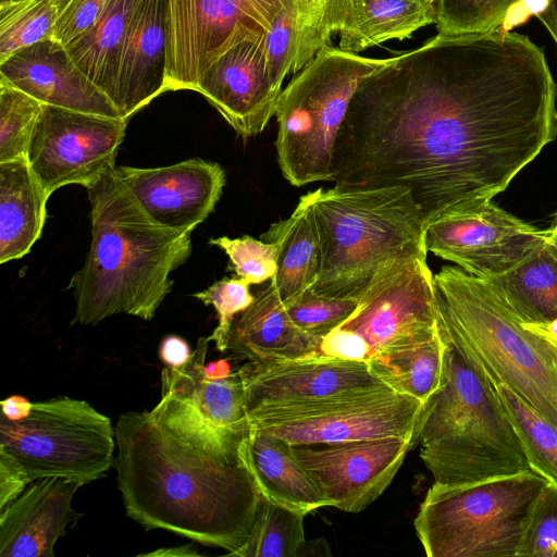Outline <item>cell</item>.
Listing matches in <instances>:
<instances>
[{"label": "cell", "instance_id": "obj_1", "mask_svg": "<svg viewBox=\"0 0 557 557\" xmlns=\"http://www.w3.org/2000/svg\"><path fill=\"white\" fill-rule=\"evenodd\" d=\"M556 98L544 51L528 36L437 34L358 87L337 132L331 182L406 187L428 225L505 190L556 138Z\"/></svg>", "mask_w": 557, "mask_h": 557}, {"label": "cell", "instance_id": "obj_2", "mask_svg": "<svg viewBox=\"0 0 557 557\" xmlns=\"http://www.w3.org/2000/svg\"><path fill=\"white\" fill-rule=\"evenodd\" d=\"M114 429L113 467L129 518L228 556L244 546L262 497L240 454L244 438L170 394L151 411L122 413Z\"/></svg>", "mask_w": 557, "mask_h": 557}, {"label": "cell", "instance_id": "obj_3", "mask_svg": "<svg viewBox=\"0 0 557 557\" xmlns=\"http://www.w3.org/2000/svg\"><path fill=\"white\" fill-rule=\"evenodd\" d=\"M114 169L86 188L91 243L69 284L79 324L117 313L151 320L171 292L170 274L191 253V232L156 222Z\"/></svg>", "mask_w": 557, "mask_h": 557}, {"label": "cell", "instance_id": "obj_4", "mask_svg": "<svg viewBox=\"0 0 557 557\" xmlns=\"http://www.w3.org/2000/svg\"><path fill=\"white\" fill-rule=\"evenodd\" d=\"M434 286L446 339L492 383L504 384L557 426V349L525 329L486 281L443 267Z\"/></svg>", "mask_w": 557, "mask_h": 557}, {"label": "cell", "instance_id": "obj_5", "mask_svg": "<svg viewBox=\"0 0 557 557\" xmlns=\"http://www.w3.org/2000/svg\"><path fill=\"white\" fill-rule=\"evenodd\" d=\"M314 215L321 264L311 287L327 297H357L387 265L426 258V221L403 186L319 188Z\"/></svg>", "mask_w": 557, "mask_h": 557}, {"label": "cell", "instance_id": "obj_6", "mask_svg": "<svg viewBox=\"0 0 557 557\" xmlns=\"http://www.w3.org/2000/svg\"><path fill=\"white\" fill-rule=\"evenodd\" d=\"M417 442L434 483L463 484L530 470L493 383L448 341L445 382L425 405Z\"/></svg>", "mask_w": 557, "mask_h": 557}, {"label": "cell", "instance_id": "obj_7", "mask_svg": "<svg viewBox=\"0 0 557 557\" xmlns=\"http://www.w3.org/2000/svg\"><path fill=\"white\" fill-rule=\"evenodd\" d=\"M393 61L327 45L282 89L275 113L277 162L284 178L300 187L332 181L335 139L358 87Z\"/></svg>", "mask_w": 557, "mask_h": 557}, {"label": "cell", "instance_id": "obj_8", "mask_svg": "<svg viewBox=\"0 0 557 557\" xmlns=\"http://www.w3.org/2000/svg\"><path fill=\"white\" fill-rule=\"evenodd\" d=\"M547 481L531 470L428 490L414 529L429 557H517Z\"/></svg>", "mask_w": 557, "mask_h": 557}, {"label": "cell", "instance_id": "obj_9", "mask_svg": "<svg viewBox=\"0 0 557 557\" xmlns=\"http://www.w3.org/2000/svg\"><path fill=\"white\" fill-rule=\"evenodd\" d=\"M115 445L110 419L85 400L59 397L33 403L21 420L0 417V458L28 484L44 478L95 481L113 466Z\"/></svg>", "mask_w": 557, "mask_h": 557}, {"label": "cell", "instance_id": "obj_10", "mask_svg": "<svg viewBox=\"0 0 557 557\" xmlns=\"http://www.w3.org/2000/svg\"><path fill=\"white\" fill-rule=\"evenodd\" d=\"M357 298V309L336 329L348 337L364 362L375 354L441 333L434 274L426 258L387 265Z\"/></svg>", "mask_w": 557, "mask_h": 557}, {"label": "cell", "instance_id": "obj_11", "mask_svg": "<svg viewBox=\"0 0 557 557\" xmlns=\"http://www.w3.org/2000/svg\"><path fill=\"white\" fill-rule=\"evenodd\" d=\"M425 405L414 397L384 388L377 392L249 413L251 428L292 445L337 443L384 436L417 444Z\"/></svg>", "mask_w": 557, "mask_h": 557}, {"label": "cell", "instance_id": "obj_12", "mask_svg": "<svg viewBox=\"0 0 557 557\" xmlns=\"http://www.w3.org/2000/svg\"><path fill=\"white\" fill-rule=\"evenodd\" d=\"M287 0H168L165 92L197 91L234 45L267 35Z\"/></svg>", "mask_w": 557, "mask_h": 557}, {"label": "cell", "instance_id": "obj_13", "mask_svg": "<svg viewBox=\"0 0 557 557\" xmlns=\"http://www.w3.org/2000/svg\"><path fill=\"white\" fill-rule=\"evenodd\" d=\"M549 230H540L491 200L449 209L430 221L428 251L466 273L488 280L500 275L542 247Z\"/></svg>", "mask_w": 557, "mask_h": 557}, {"label": "cell", "instance_id": "obj_14", "mask_svg": "<svg viewBox=\"0 0 557 557\" xmlns=\"http://www.w3.org/2000/svg\"><path fill=\"white\" fill-rule=\"evenodd\" d=\"M127 123L45 104L27 160L47 194L71 184L87 188L115 168Z\"/></svg>", "mask_w": 557, "mask_h": 557}, {"label": "cell", "instance_id": "obj_15", "mask_svg": "<svg viewBox=\"0 0 557 557\" xmlns=\"http://www.w3.org/2000/svg\"><path fill=\"white\" fill-rule=\"evenodd\" d=\"M413 445L410 438L384 436L292 447L332 507L357 513L382 495Z\"/></svg>", "mask_w": 557, "mask_h": 557}, {"label": "cell", "instance_id": "obj_16", "mask_svg": "<svg viewBox=\"0 0 557 557\" xmlns=\"http://www.w3.org/2000/svg\"><path fill=\"white\" fill-rule=\"evenodd\" d=\"M248 416L275 407H293L364 395L389 388L368 362L330 357L251 362L239 370Z\"/></svg>", "mask_w": 557, "mask_h": 557}, {"label": "cell", "instance_id": "obj_17", "mask_svg": "<svg viewBox=\"0 0 557 557\" xmlns=\"http://www.w3.org/2000/svg\"><path fill=\"white\" fill-rule=\"evenodd\" d=\"M119 178L159 224L193 232L214 210L226 182L223 168L195 158L157 168L115 166Z\"/></svg>", "mask_w": 557, "mask_h": 557}, {"label": "cell", "instance_id": "obj_18", "mask_svg": "<svg viewBox=\"0 0 557 557\" xmlns=\"http://www.w3.org/2000/svg\"><path fill=\"white\" fill-rule=\"evenodd\" d=\"M264 38H248L226 50L205 72L197 90L243 137L265 128L282 92L270 72Z\"/></svg>", "mask_w": 557, "mask_h": 557}, {"label": "cell", "instance_id": "obj_19", "mask_svg": "<svg viewBox=\"0 0 557 557\" xmlns=\"http://www.w3.org/2000/svg\"><path fill=\"white\" fill-rule=\"evenodd\" d=\"M0 77L44 104L123 119L66 47L53 38L22 49L0 63Z\"/></svg>", "mask_w": 557, "mask_h": 557}, {"label": "cell", "instance_id": "obj_20", "mask_svg": "<svg viewBox=\"0 0 557 557\" xmlns=\"http://www.w3.org/2000/svg\"><path fill=\"white\" fill-rule=\"evenodd\" d=\"M168 0H141L120 46L111 101L129 119L165 92Z\"/></svg>", "mask_w": 557, "mask_h": 557}, {"label": "cell", "instance_id": "obj_21", "mask_svg": "<svg viewBox=\"0 0 557 557\" xmlns=\"http://www.w3.org/2000/svg\"><path fill=\"white\" fill-rule=\"evenodd\" d=\"M83 485L64 478H44L28 484L0 511V556L53 557L57 540L81 517L71 505Z\"/></svg>", "mask_w": 557, "mask_h": 557}, {"label": "cell", "instance_id": "obj_22", "mask_svg": "<svg viewBox=\"0 0 557 557\" xmlns=\"http://www.w3.org/2000/svg\"><path fill=\"white\" fill-rule=\"evenodd\" d=\"M321 339L295 324L271 281L235 317L227 350L251 362L300 360L322 357Z\"/></svg>", "mask_w": 557, "mask_h": 557}, {"label": "cell", "instance_id": "obj_23", "mask_svg": "<svg viewBox=\"0 0 557 557\" xmlns=\"http://www.w3.org/2000/svg\"><path fill=\"white\" fill-rule=\"evenodd\" d=\"M348 0H287L264 38L270 72L275 86L298 73L323 47L330 45L342 24Z\"/></svg>", "mask_w": 557, "mask_h": 557}, {"label": "cell", "instance_id": "obj_24", "mask_svg": "<svg viewBox=\"0 0 557 557\" xmlns=\"http://www.w3.org/2000/svg\"><path fill=\"white\" fill-rule=\"evenodd\" d=\"M209 342L208 337H200L186 364L162 370L161 394L186 401L215 429L243 440L250 430L243 380L238 370L223 379L207 377Z\"/></svg>", "mask_w": 557, "mask_h": 557}, {"label": "cell", "instance_id": "obj_25", "mask_svg": "<svg viewBox=\"0 0 557 557\" xmlns=\"http://www.w3.org/2000/svg\"><path fill=\"white\" fill-rule=\"evenodd\" d=\"M240 454L264 497L306 513L332 507L288 442L250 425Z\"/></svg>", "mask_w": 557, "mask_h": 557}, {"label": "cell", "instance_id": "obj_26", "mask_svg": "<svg viewBox=\"0 0 557 557\" xmlns=\"http://www.w3.org/2000/svg\"><path fill=\"white\" fill-rule=\"evenodd\" d=\"M49 195L27 158L0 162V263L27 255L39 239Z\"/></svg>", "mask_w": 557, "mask_h": 557}, {"label": "cell", "instance_id": "obj_27", "mask_svg": "<svg viewBox=\"0 0 557 557\" xmlns=\"http://www.w3.org/2000/svg\"><path fill=\"white\" fill-rule=\"evenodd\" d=\"M315 191L302 195L293 213L260 236L277 246V271L271 280L283 302L310 288L321 264L320 235L314 215Z\"/></svg>", "mask_w": 557, "mask_h": 557}, {"label": "cell", "instance_id": "obj_28", "mask_svg": "<svg viewBox=\"0 0 557 557\" xmlns=\"http://www.w3.org/2000/svg\"><path fill=\"white\" fill-rule=\"evenodd\" d=\"M436 17L435 0H348L338 48L357 53L387 40H404L435 24Z\"/></svg>", "mask_w": 557, "mask_h": 557}, {"label": "cell", "instance_id": "obj_29", "mask_svg": "<svg viewBox=\"0 0 557 557\" xmlns=\"http://www.w3.org/2000/svg\"><path fill=\"white\" fill-rule=\"evenodd\" d=\"M484 281L522 323L557 318V257L549 238L509 271Z\"/></svg>", "mask_w": 557, "mask_h": 557}, {"label": "cell", "instance_id": "obj_30", "mask_svg": "<svg viewBox=\"0 0 557 557\" xmlns=\"http://www.w3.org/2000/svg\"><path fill=\"white\" fill-rule=\"evenodd\" d=\"M446 351L441 329L431 339L375 354L368 364L391 389L426 405L444 385Z\"/></svg>", "mask_w": 557, "mask_h": 557}, {"label": "cell", "instance_id": "obj_31", "mask_svg": "<svg viewBox=\"0 0 557 557\" xmlns=\"http://www.w3.org/2000/svg\"><path fill=\"white\" fill-rule=\"evenodd\" d=\"M141 0H109L103 12L66 47L74 62L111 99L117 52Z\"/></svg>", "mask_w": 557, "mask_h": 557}, {"label": "cell", "instance_id": "obj_32", "mask_svg": "<svg viewBox=\"0 0 557 557\" xmlns=\"http://www.w3.org/2000/svg\"><path fill=\"white\" fill-rule=\"evenodd\" d=\"M530 470L557 484V426L504 384L493 383Z\"/></svg>", "mask_w": 557, "mask_h": 557}, {"label": "cell", "instance_id": "obj_33", "mask_svg": "<svg viewBox=\"0 0 557 557\" xmlns=\"http://www.w3.org/2000/svg\"><path fill=\"white\" fill-rule=\"evenodd\" d=\"M306 515L301 510L281 505L262 495L250 536L232 556L296 557L306 541Z\"/></svg>", "mask_w": 557, "mask_h": 557}, {"label": "cell", "instance_id": "obj_34", "mask_svg": "<svg viewBox=\"0 0 557 557\" xmlns=\"http://www.w3.org/2000/svg\"><path fill=\"white\" fill-rule=\"evenodd\" d=\"M58 0L0 2V63L41 40L52 38Z\"/></svg>", "mask_w": 557, "mask_h": 557}, {"label": "cell", "instance_id": "obj_35", "mask_svg": "<svg viewBox=\"0 0 557 557\" xmlns=\"http://www.w3.org/2000/svg\"><path fill=\"white\" fill-rule=\"evenodd\" d=\"M549 0H438L436 28L441 35L486 33L502 29L522 4L539 14Z\"/></svg>", "mask_w": 557, "mask_h": 557}, {"label": "cell", "instance_id": "obj_36", "mask_svg": "<svg viewBox=\"0 0 557 557\" xmlns=\"http://www.w3.org/2000/svg\"><path fill=\"white\" fill-rule=\"evenodd\" d=\"M45 104L0 77V162L27 158Z\"/></svg>", "mask_w": 557, "mask_h": 557}, {"label": "cell", "instance_id": "obj_37", "mask_svg": "<svg viewBox=\"0 0 557 557\" xmlns=\"http://www.w3.org/2000/svg\"><path fill=\"white\" fill-rule=\"evenodd\" d=\"M295 322L305 332L323 337L345 320L358 307L357 297H327L307 288L284 302Z\"/></svg>", "mask_w": 557, "mask_h": 557}, {"label": "cell", "instance_id": "obj_38", "mask_svg": "<svg viewBox=\"0 0 557 557\" xmlns=\"http://www.w3.org/2000/svg\"><path fill=\"white\" fill-rule=\"evenodd\" d=\"M209 244L222 249L231 261L237 277L250 284L272 280L277 271V246L250 236L230 238L221 236L209 239Z\"/></svg>", "mask_w": 557, "mask_h": 557}, {"label": "cell", "instance_id": "obj_39", "mask_svg": "<svg viewBox=\"0 0 557 557\" xmlns=\"http://www.w3.org/2000/svg\"><path fill=\"white\" fill-rule=\"evenodd\" d=\"M250 285L248 281L240 277L223 278L193 295L202 304L213 306L218 313V325L208 338L210 342H214L215 348L220 352L227 350L235 317L246 310L255 299L249 289Z\"/></svg>", "mask_w": 557, "mask_h": 557}, {"label": "cell", "instance_id": "obj_40", "mask_svg": "<svg viewBox=\"0 0 557 557\" xmlns=\"http://www.w3.org/2000/svg\"><path fill=\"white\" fill-rule=\"evenodd\" d=\"M517 557H557V484L547 482L543 487Z\"/></svg>", "mask_w": 557, "mask_h": 557}, {"label": "cell", "instance_id": "obj_41", "mask_svg": "<svg viewBox=\"0 0 557 557\" xmlns=\"http://www.w3.org/2000/svg\"><path fill=\"white\" fill-rule=\"evenodd\" d=\"M109 0H58V18L52 38L64 46L73 42L97 22Z\"/></svg>", "mask_w": 557, "mask_h": 557}, {"label": "cell", "instance_id": "obj_42", "mask_svg": "<svg viewBox=\"0 0 557 557\" xmlns=\"http://www.w3.org/2000/svg\"><path fill=\"white\" fill-rule=\"evenodd\" d=\"M193 354L188 343L177 336H165L159 347L161 361L170 368H181L188 362Z\"/></svg>", "mask_w": 557, "mask_h": 557}, {"label": "cell", "instance_id": "obj_43", "mask_svg": "<svg viewBox=\"0 0 557 557\" xmlns=\"http://www.w3.org/2000/svg\"><path fill=\"white\" fill-rule=\"evenodd\" d=\"M1 414L12 421L27 417L32 411L33 403L20 395L10 396L0 403Z\"/></svg>", "mask_w": 557, "mask_h": 557}, {"label": "cell", "instance_id": "obj_44", "mask_svg": "<svg viewBox=\"0 0 557 557\" xmlns=\"http://www.w3.org/2000/svg\"><path fill=\"white\" fill-rule=\"evenodd\" d=\"M557 47V0H549L545 9L535 15Z\"/></svg>", "mask_w": 557, "mask_h": 557}, {"label": "cell", "instance_id": "obj_45", "mask_svg": "<svg viewBox=\"0 0 557 557\" xmlns=\"http://www.w3.org/2000/svg\"><path fill=\"white\" fill-rule=\"evenodd\" d=\"M525 329L541 336L557 349V318L540 323H522Z\"/></svg>", "mask_w": 557, "mask_h": 557}, {"label": "cell", "instance_id": "obj_46", "mask_svg": "<svg viewBox=\"0 0 557 557\" xmlns=\"http://www.w3.org/2000/svg\"><path fill=\"white\" fill-rule=\"evenodd\" d=\"M330 556V547L324 539H314L312 541H305L300 546L296 557L301 556Z\"/></svg>", "mask_w": 557, "mask_h": 557}, {"label": "cell", "instance_id": "obj_47", "mask_svg": "<svg viewBox=\"0 0 557 557\" xmlns=\"http://www.w3.org/2000/svg\"><path fill=\"white\" fill-rule=\"evenodd\" d=\"M201 555L197 547L189 543L177 547L160 548L151 553L140 554V556H199Z\"/></svg>", "mask_w": 557, "mask_h": 557}, {"label": "cell", "instance_id": "obj_48", "mask_svg": "<svg viewBox=\"0 0 557 557\" xmlns=\"http://www.w3.org/2000/svg\"><path fill=\"white\" fill-rule=\"evenodd\" d=\"M205 371L209 379H223L232 373L231 366L225 359L209 362L206 364Z\"/></svg>", "mask_w": 557, "mask_h": 557}, {"label": "cell", "instance_id": "obj_49", "mask_svg": "<svg viewBox=\"0 0 557 557\" xmlns=\"http://www.w3.org/2000/svg\"><path fill=\"white\" fill-rule=\"evenodd\" d=\"M549 232H550V236L557 240V213H556V218L554 221V225L552 226V228H549Z\"/></svg>", "mask_w": 557, "mask_h": 557}, {"label": "cell", "instance_id": "obj_50", "mask_svg": "<svg viewBox=\"0 0 557 557\" xmlns=\"http://www.w3.org/2000/svg\"><path fill=\"white\" fill-rule=\"evenodd\" d=\"M550 233V232H549ZM549 244H550V247L555 253V256L557 257V240L554 239L550 234H549Z\"/></svg>", "mask_w": 557, "mask_h": 557}, {"label": "cell", "instance_id": "obj_51", "mask_svg": "<svg viewBox=\"0 0 557 557\" xmlns=\"http://www.w3.org/2000/svg\"><path fill=\"white\" fill-rule=\"evenodd\" d=\"M1 1H7V0H0V2H1Z\"/></svg>", "mask_w": 557, "mask_h": 557}, {"label": "cell", "instance_id": "obj_52", "mask_svg": "<svg viewBox=\"0 0 557 557\" xmlns=\"http://www.w3.org/2000/svg\"><path fill=\"white\" fill-rule=\"evenodd\" d=\"M435 1L437 2L438 0H435Z\"/></svg>", "mask_w": 557, "mask_h": 557}]
</instances>
